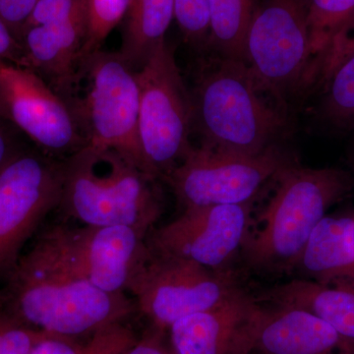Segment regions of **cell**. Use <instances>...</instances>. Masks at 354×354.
Wrapping results in <instances>:
<instances>
[{"instance_id": "cell-1", "label": "cell", "mask_w": 354, "mask_h": 354, "mask_svg": "<svg viewBox=\"0 0 354 354\" xmlns=\"http://www.w3.org/2000/svg\"><path fill=\"white\" fill-rule=\"evenodd\" d=\"M11 317L58 337H83L124 322L135 305L123 293L99 290L78 271L57 227L41 235L7 277Z\"/></svg>"}, {"instance_id": "cell-2", "label": "cell", "mask_w": 354, "mask_h": 354, "mask_svg": "<svg viewBox=\"0 0 354 354\" xmlns=\"http://www.w3.org/2000/svg\"><path fill=\"white\" fill-rule=\"evenodd\" d=\"M190 88L192 133L201 146L230 155H261L288 128V106L243 60L203 51Z\"/></svg>"}, {"instance_id": "cell-3", "label": "cell", "mask_w": 354, "mask_h": 354, "mask_svg": "<svg viewBox=\"0 0 354 354\" xmlns=\"http://www.w3.org/2000/svg\"><path fill=\"white\" fill-rule=\"evenodd\" d=\"M67 216L92 227H131L146 239L162 214L158 179L114 151L85 146L62 160Z\"/></svg>"}, {"instance_id": "cell-4", "label": "cell", "mask_w": 354, "mask_h": 354, "mask_svg": "<svg viewBox=\"0 0 354 354\" xmlns=\"http://www.w3.org/2000/svg\"><path fill=\"white\" fill-rule=\"evenodd\" d=\"M274 179L276 191L241 251L255 269L292 271L328 209L353 189V178L335 167L311 169L290 162Z\"/></svg>"}, {"instance_id": "cell-5", "label": "cell", "mask_w": 354, "mask_h": 354, "mask_svg": "<svg viewBox=\"0 0 354 354\" xmlns=\"http://www.w3.org/2000/svg\"><path fill=\"white\" fill-rule=\"evenodd\" d=\"M78 79L69 108L86 146L114 151L149 174L139 141L136 70L118 53L101 50L83 60Z\"/></svg>"}, {"instance_id": "cell-6", "label": "cell", "mask_w": 354, "mask_h": 354, "mask_svg": "<svg viewBox=\"0 0 354 354\" xmlns=\"http://www.w3.org/2000/svg\"><path fill=\"white\" fill-rule=\"evenodd\" d=\"M244 62L286 106L291 95L315 82L309 0H258L246 34Z\"/></svg>"}, {"instance_id": "cell-7", "label": "cell", "mask_w": 354, "mask_h": 354, "mask_svg": "<svg viewBox=\"0 0 354 354\" xmlns=\"http://www.w3.org/2000/svg\"><path fill=\"white\" fill-rule=\"evenodd\" d=\"M139 141L149 174L164 179L192 148V104L176 57L158 44L137 71Z\"/></svg>"}, {"instance_id": "cell-8", "label": "cell", "mask_w": 354, "mask_h": 354, "mask_svg": "<svg viewBox=\"0 0 354 354\" xmlns=\"http://www.w3.org/2000/svg\"><path fill=\"white\" fill-rule=\"evenodd\" d=\"M239 290L236 277L228 269H208L151 250L127 288L151 326L165 330L184 317L213 308Z\"/></svg>"}, {"instance_id": "cell-9", "label": "cell", "mask_w": 354, "mask_h": 354, "mask_svg": "<svg viewBox=\"0 0 354 354\" xmlns=\"http://www.w3.org/2000/svg\"><path fill=\"white\" fill-rule=\"evenodd\" d=\"M62 160L15 152L0 169V276H7L39 225L62 201Z\"/></svg>"}, {"instance_id": "cell-10", "label": "cell", "mask_w": 354, "mask_h": 354, "mask_svg": "<svg viewBox=\"0 0 354 354\" xmlns=\"http://www.w3.org/2000/svg\"><path fill=\"white\" fill-rule=\"evenodd\" d=\"M290 162L277 147L246 157L192 146L164 180L183 209L241 205L253 201L261 188Z\"/></svg>"}, {"instance_id": "cell-11", "label": "cell", "mask_w": 354, "mask_h": 354, "mask_svg": "<svg viewBox=\"0 0 354 354\" xmlns=\"http://www.w3.org/2000/svg\"><path fill=\"white\" fill-rule=\"evenodd\" d=\"M0 118L27 135L44 155L67 158L86 146L64 100L34 70L0 59Z\"/></svg>"}, {"instance_id": "cell-12", "label": "cell", "mask_w": 354, "mask_h": 354, "mask_svg": "<svg viewBox=\"0 0 354 354\" xmlns=\"http://www.w3.org/2000/svg\"><path fill=\"white\" fill-rule=\"evenodd\" d=\"M253 201L195 207L151 234L149 249L158 255L192 261L212 270L227 269L243 248L251 227Z\"/></svg>"}, {"instance_id": "cell-13", "label": "cell", "mask_w": 354, "mask_h": 354, "mask_svg": "<svg viewBox=\"0 0 354 354\" xmlns=\"http://www.w3.org/2000/svg\"><path fill=\"white\" fill-rule=\"evenodd\" d=\"M268 310L241 288L213 308L176 321L167 335L176 354H252Z\"/></svg>"}, {"instance_id": "cell-14", "label": "cell", "mask_w": 354, "mask_h": 354, "mask_svg": "<svg viewBox=\"0 0 354 354\" xmlns=\"http://www.w3.org/2000/svg\"><path fill=\"white\" fill-rule=\"evenodd\" d=\"M57 227L65 252L78 271L111 295L127 290L133 272L150 253L145 239L131 227Z\"/></svg>"}, {"instance_id": "cell-15", "label": "cell", "mask_w": 354, "mask_h": 354, "mask_svg": "<svg viewBox=\"0 0 354 354\" xmlns=\"http://www.w3.org/2000/svg\"><path fill=\"white\" fill-rule=\"evenodd\" d=\"M259 354H354V344L304 310L277 306L268 310L258 335Z\"/></svg>"}, {"instance_id": "cell-16", "label": "cell", "mask_w": 354, "mask_h": 354, "mask_svg": "<svg viewBox=\"0 0 354 354\" xmlns=\"http://www.w3.org/2000/svg\"><path fill=\"white\" fill-rule=\"evenodd\" d=\"M292 271L298 279L320 283L354 281V216L323 218Z\"/></svg>"}, {"instance_id": "cell-17", "label": "cell", "mask_w": 354, "mask_h": 354, "mask_svg": "<svg viewBox=\"0 0 354 354\" xmlns=\"http://www.w3.org/2000/svg\"><path fill=\"white\" fill-rule=\"evenodd\" d=\"M258 299L309 312L354 344V281L320 283L297 278L270 288Z\"/></svg>"}, {"instance_id": "cell-18", "label": "cell", "mask_w": 354, "mask_h": 354, "mask_svg": "<svg viewBox=\"0 0 354 354\" xmlns=\"http://www.w3.org/2000/svg\"><path fill=\"white\" fill-rule=\"evenodd\" d=\"M174 19V0H130L118 55L138 71L165 41V32Z\"/></svg>"}, {"instance_id": "cell-19", "label": "cell", "mask_w": 354, "mask_h": 354, "mask_svg": "<svg viewBox=\"0 0 354 354\" xmlns=\"http://www.w3.org/2000/svg\"><path fill=\"white\" fill-rule=\"evenodd\" d=\"M257 2L209 0V36L204 51L244 62L246 34Z\"/></svg>"}, {"instance_id": "cell-20", "label": "cell", "mask_w": 354, "mask_h": 354, "mask_svg": "<svg viewBox=\"0 0 354 354\" xmlns=\"http://www.w3.org/2000/svg\"><path fill=\"white\" fill-rule=\"evenodd\" d=\"M138 337L124 322L114 324L83 337L46 335L30 354H123Z\"/></svg>"}, {"instance_id": "cell-21", "label": "cell", "mask_w": 354, "mask_h": 354, "mask_svg": "<svg viewBox=\"0 0 354 354\" xmlns=\"http://www.w3.org/2000/svg\"><path fill=\"white\" fill-rule=\"evenodd\" d=\"M324 85L321 118L337 129H354V53L332 72Z\"/></svg>"}, {"instance_id": "cell-22", "label": "cell", "mask_w": 354, "mask_h": 354, "mask_svg": "<svg viewBox=\"0 0 354 354\" xmlns=\"http://www.w3.org/2000/svg\"><path fill=\"white\" fill-rule=\"evenodd\" d=\"M354 15V0H309V28L315 78L328 46Z\"/></svg>"}, {"instance_id": "cell-23", "label": "cell", "mask_w": 354, "mask_h": 354, "mask_svg": "<svg viewBox=\"0 0 354 354\" xmlns=\"http://www.w3.org/2000/svg\"><path fill=\"white\" fill-rule=\"evenodd\" d=\"M129 3L130 0H86L82 62L102 50L109 34L124 20Z\"/></svg>"}, {"instance_id": "cell-24", "label": "cell", "mask_w": 354, "mask_h": 354, "mask_svg": "<svg viewBox=\"0 0 354 354\" xmlns=\"http://www.w3.org/2000/svg\"><path fill=\"white\" fill-rule=\"evenodd\" d=\"M174 19L188 44L201 53L206 50L209 36V0H174Z\"/></svg>"}, {"instance_id": "cell-25", "label": "cell", "mask_w": 354, "mask_h": 354, "mask_svg": "<svg viewBox=\"0 0 354 354\" xmlns=\"http://www.w3.org/2000/svg\"><path fill=\"white\" fill-rule=\"evenodd\" d=\"M46 335L50 334L31 329L11 316H0V354H30Z\"/></svg>"}, {"instance_id": "cell-26", "label": "cell", "mask_w": 354, "mask_h": 354, "mask_svg": "<svg viewBox=\"0 0 354 354\" xmlns=\"http://www.w3.org/2000/svg\"><path fill=\"white\" fill-rule=\"evenodd\" d=\"M354 53V15L332 39L324 53L318 70V80L321 83L329 78L339 64Z\"/></svg>"}, {"instance_id": "cell-27", "label": "cell", "mask_w": 354, "mask_h": 354, "mask_svg": "<svg viewBox=\"0 0 354 354\" xmlns=\"http://www.w3.org/2000/svg\"><path fill=\"white\" fill-rule=\"evenodd\" d=\"M38 0H0V19L19 41L21 32Z\"/></svg>"}, {"instance_id": "cell-28", "label": "cell", "mask_w": 354, "mask_h": 354, "mask_svg": "<svg viewBox=\"0 0 354 354\" xmlns=\"http://www.w3.org/2000/svg\"><path fill=\"white\" fill-rule=\"evenodd\" d=\"M167 335V330L150 326L123 354H176Z\"/></svg>"}, {"instance_id": "cell-29", "label": "cell", "mask_w": 354, "mask_h": 354, "mask_svg": "<svg viewBox=\"0 0 354 354\" xmlns=\"http://www.w3.org/2000/svg\"><path fill=\"white\" fill-rule=\"evenodd\" d=\"M0 59L27 67L22 46L1 19H0Z\"/></svg>"}, {"instance_id": "cell-30", "label": "cell", "mask_w": 354, "mask_h": 354, "mask_svg": "<svg viewBox=\"0 0 354 354\" xmlns=\"http://www.w3.org/2000/svg\"><path fill=\"white\" fill-rule=\"evenodd\" d=\"M1 118H0V169L6 165L15 151L12 149V142H11L10 135L7 132L6 127L2 124Z\"/></svg>"}]
</instances>
